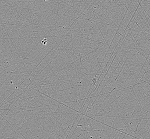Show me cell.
Wrapping results in <instances>:
<instances>
[{"label": "cell", "instance_id": "1", "mask_svg": "<svg viewBox=\"0 0 150 139\" xmlns=\"http://www.w3.org/2000/svg\"><path fill=\"white\" fill-rule=\"evenodd\" d=\"M42 44L43 45H47V39H45L42 40Z\"/></svg>", "mask_w": 150, "mask_h": 139}]
</instances>
